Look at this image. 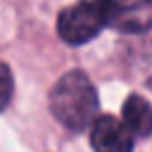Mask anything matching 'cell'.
Listing matches in <instances>:
<instances>
[{"label":"cell","mask_w":152,"mask_h":152,"mask_svg":"<svg viewBox=\"0 0 152 152\" xmlns=\"http://www.w3.org/2000/svg\"><path fill=\"white\" fill-rule=\"evenodd\" d=\"M90 145L95 152H133V135L114 116H95L90 124Z\"/></svg>","instance_id":"cell-3"},{"label":"cell","mask_w":152,"mask_h":152,"mask_svg":"<svg viewBox=\"0 0 152 152\" xmlns=\"http://www.w3.org/2000/svg\"><path fill=\"white\" fill-rule=\"evenodd\" d=\"M12 90H14V78H12V71L7 64L0 62V112L10 104L12 100Z\"/></svg>","instance_id":"cell-6"},{"label":"cell","mask_w":152,"mask_h":152,"mask_svg":"<svg viewBox=\"0 0 152 152\" xmlns=\"http://www.w3.org/2000/svg\"><path fill=\"white\" fill-rule=\"evenodd\" d=\"M107 24L119 31H145L150 26V0H107Z\"/></svg>","instance_id":"cell-4"},{"label":"cell","mask_w":152,"mask_h":152,"mask_svg":"<svg viewBox=\"0 0 152 152\" xmlns=\"http://www.w3.org/2000/svg\"><path fill=\"white\" fill-rule=\"evenodd\" d=\"M107 26V0H78L57 17V33L69 45H83Z\"/></svg>","instance_id":"cell-2"},{"label":"cell","mask_w":152,"mask_h":152,"mask_svg":"<svg viewBox=\"0 0 152 152\" xmlns=\"http://www.w3.org/2000/svg\"><path fill=\"white\" fill-rule=\"evenodd\" d=\"M52 116L71 131H83L95 121L97 114V90L83 71L64 74L50 90Z\"/></svg>","instance_id":"cell-1"},{"label":"cell","mask_w":152,"mask_h":152,"mask_svg":"<svg viewBox=\"0 0 152 152\" xmlns=\"http://www.w3.org/2000/svg\"><path fill=\"white\" fill-rule=\"evenodd\" d=\"M124 126L128 128L131 135H140L145 138L150 133V124H152V114H150V102L142 95H131L124 102Z\"/></svg>","instance_id":"cell-5"}]
</instances>
